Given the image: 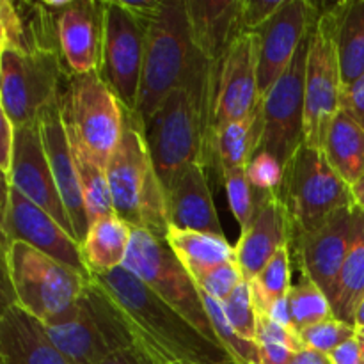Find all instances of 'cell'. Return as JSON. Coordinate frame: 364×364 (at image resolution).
Returning <instances> with one entry per match:
<instances>
[{
    "label": "cell",
    "instance_id": "1",
    "mask_svg": "<svg viewBox=\"0 0 364 364\" xmlns=\"http://www.w3.org/2000/svg\"><path fill=\"white\" fill-rule=\"evenodd\" d=\"M219 64L198 52L181 85L142 127L166 196L194 164L213 167Z\"/></svg>",
    "mask_w": 364,
    "mask_h": 364
},
{
    "label": "cell",
    "instance_id": "2",
    "mask_svg": "<svg viewBox=\"0 0 364 364\" xmlns=\"http://www.w3.org/2000/svg\"><path fill=\"white\" fill-rule=\"evenodd\" d=\"M92 277L117 306L135 345L156 364L167 361L237 363L223 345L199 333L173 306L123 267Z\"/></svg>",
    "mask_w": 364,
    "mask_h": 364
},
{
    "label": "cell",
    "instance_id": "3",
    "mask_svg": "<svg viewBox=\"0 0 364 364\" xmlns=\"http://www.w3.org/2000/svg\"><path fill=\"white\" fill-rule=\"evenodd\" d=\"M89 281L23 242L4 244V308L20 306L43 326L68 318Z\"/></svg>",
    "mask_w": 364,
    "mask_h": 364
},
{
    "label": "cell",
    "instance_id": "4",
    "mask_svg": "<svg viewBox=\"0 0 364 364\" xmlns=\"http://www.w3.org/2000/svg\"><path fill=\"white\" fill-rule=\"evenodd\" d=\"M105 171L116 215L134 230H146L166 240L169 230L166 191L149 155L144 128L128 110L123 137Z\"/></svg>",
    "mask_w": 364,
    "mask_h": 364
},
{
    "label": "cell",
    "instance_id": "5",
    "mask_svg": "<svg viewBox=\"0 0 364 364\" xmlns=\"http://www.w3.org/2000/svg\"><path fill=\"white\" fill-rule=\"evenodd\" d=\"M276 194L287 215L290 255L334 213L355 206L352 187L329 166L322 149L306 144L284 166Z\"/></svg>",
    "mask_w": 364,
    "mask_h": 364
},
{
    "label": "cell",
    "instance_id": "6",
    "mask_svg": "<svg viewBox=\"0 0 364 364\" xmlns=\"http://www.w3.org/2000/svg\"><path fill=\"white\" fill-rule=\"evenodd\" d=\"M198 50L191 38L185 2H160L146 32L144 66L137 107L132 114L144 127L160 103L187 77Z\"/></svg>",
    "mask_w": 364,
    "mask_h": 364
},
{
    "label": "cell",
    "instance_id": "7",
    "mask_svg": "<svg viewBox=\"0 0 364 364\" xmlns=\"http://www.w3.org/2000/svg\"><path fill=\"white\" fill-rule=\"evenodd\" d=\"M45 331L70 364H102L116 352L135 345L123 315L95 277L73 313L55 326H45Z\"/></svg>",
    "mask_w": 364,
    "mask_h": 364
},
{
    "label": "cell",
    "instance_id": "8",
    "mask_svg": "<svg viewBox=\"0 0 364 364\" xmlns=\"http://www.w3.org/2000/svg\"><path fill=\"white\" fill-rule=\"evenodd\" d=\"M123 269L173 306L199 333L223 345L210 322L198 284L164 238L146 230H134Z\"/></svg>",
    "mask_w": 364,
    "mask_h": 364
},
{
    "label": "cell",
    "instance_id": "9",
    "mask_svg": "<svg viewBox=\"0 0 364 364\" xmlns=\"http://www.w3.org/2000/svg\"><path fill=\"white\" fill-rule=\"evenodd\" d=\"M71 77L60 52L0 48V110L16 127L38 123L63 96Z\"/></svg>",
    "mask_w": 364,
    "mask_h": 364
},
{
    "label": "cell",
    "instance_id": "10",
    "mask_svg": "<svg viewBox=\"0 0 364 364\" xmlns=\"http://www.w3.org/2000/svg\"><path fill=\"white\" fill-rule=\"evenodd\" d=\"M341 95L343 80L336 48V14L333 6H326L320 7L309 32L304 89L306 146L323 149L327 132L341 110Z\"/></svg>",
    "mask_w": 364,
    "mask_h": 364
},
{
    "label": "cell",
    "instance_id": "11",
    "mask_svg": "<svg viewBox=\"0 0 364 364\" xmlns=\"http://www.w3.org/2000/svg\"><path fill=\"white\" fill-rule=\"evenodd\" d=\"M60 109L66 127L107 167L123 137L127 110L100 71L71 75L60 96Z\"/></svg>",
    "mask_w": 364,
    "mask_h": 364
},
{
    "label": "cell",
    "instance_id": "12",
    "mask_svg": "<svg viewBox=\"0 0 364 364\" xmlns=\"http://www.w3.org/2000/svg\"><path fill=\"white\" fill-rule=\"evenodd\" d=\"M148 23L127 2H105L100 75L124 107L134 112L141 91Z\"/></svg>",
    "mask_w": 364,
    "mask_h": 364
},
{
    "label": "cell",
    "instance_id": "13",
    "mask_svg": "<svg viewBox=\"0 0 364 364\" xmlns=\"http://www.w3.org/2000/svg\"><path fill=\"white\" fill-rule=\"evenodd\" d=\"M309 36L295 53L290 68L263 98V137L259 151L270 153L287 166L304 144V89Z\"/></svg>",
    "mask_w": 364,
    "mask_h": 364
},
{
    "label": "cell",
    "instance_id": "14",
    "mask_svg": "<svg viewBox=\"0 0 364 364\" xmlns=\"http://www.w3.org/2000/svg\"><path fill=\"white\" fill-rule=\"evenodd\" d=\"M4 191H6L2 208L4 244L23 242L92 279L91 270L85 265L82 255L80 242L68 233L48 212L20 194L7 181Z\"/></svg>",
    "mask_w": 364,
    "mask_h": 364
},
{
    "label": "cell",
    "instance_id": "15",
    "mask_svg": "<svg viewBox=\"0 0 364 364\" xmlns=\"http://www.w3.org/2000/svg\"><path fill=\"white\" fill-rule=\"evenodd\" d=\"M6 181L20 194L48 212L68 233L75 237L73 224L60 199L52 169H50L39 121L25 124V127H16L13 164H11Z\"/></svg>",
    "mask_w": 364,
    "mask_h": 364
},
{
    "label": "cell",
    "instance_id": "16",
    "mask_svg": "<svg viewBox=\"0 0 364 364\" xmlns=\"http://www.w3.org/2000/svg\"><path fill=\"white\" fill-rule=\"evenodd\" d=\"M359 219L361 210L358 206L340 210L322 228L308 235L291 252V259L295 258L301 267L302 277L318 284L329 301L358 235Z\"/></svg>",
    "mask_w": 364,
    "mask_h": 364
},
{
    "label": "cell",
    "instance_id": "17",
    "mask_svg": "<svg viewBox=\"0 0 364 364\" xmlns=\"http://www.w3.org/2000/svg\"><path fill=\"white\" fill-rule=\"evenodd\" d=\"M320 7L306 0H287L276 16L259 31V98H265L290 68L295 53L311 32Z\"/></svg>",
    "mask_w": 364,
    "mask_h": 364
},
{
    "label": "cell",
    "instance_id": "18",
    "mask_svg": "<svg viewBox=\"0 0 364 364\" xmlns=\"http://www.w3.org/2000/svg\"><path fill=\"white\" fill-rule=\"evenodd\" d=\"M259 46V34L245 32L220 59L215 114L217 130L251 114L262 100L258 89Z\"/></svg>",
    "mask_w": 364,
    "mask_h": 364
},
{
    "label": "cell",
    "instance_id": "19",
    "mask_svg": "<svg viewBox=\"0 0 364 364\" xmlns=\"http://www.w3.org/2000/svg\"><path fill=\"white\" fill-rule=\"evenodd\" d=\"M39 128H41L43 144H45L57 191H59L60 199H63L71 224H73L75 237L82 244L91 224H89L84 194H82L80 180H78L77 164H75L73 153L70 148L60 100L41 114Z\"/></svg>",
    "mask_w": 364,
    "mask_h": 364
},
{
    "label": "cell",
    "instance_id": "20",
    "mask_svg": "<svg viewBox=\"0 0 364 364\" xmlns=\"http://www.w3.org/2000/svg\"><path fill=\"white\" fill-rule=\"evenodd\" d=\"M105 2L71 0L59 16V48L71 75L100 71Z\"/></svg>",
    "mask_w": 364,
    "mask_h": 364
},
{
    "label": "cell",
    "instance_id": "21",
    "mask_svg": "<svg viewBox=\"0 0 364 364\" xmlns=\"http://www.w3.org/2000/svg\"><path fill=\"white\" fill-rule=\"evenodd\" d=\"M284 245H288V226L283 205L276 192H259L255 215L235 245L245 279H255Z\"/></svg>",
    "mask_w": 364,
    "mask_h": 364
},
{
    "label": "cell",
    "instance_id": "22",
    "mask_svg": "<svg viewBox=\"0 0 364 364\" xmlns=\"http://www.w3.org/2000/svg\"><path fill=\"white\" fill-rule=\"evenodd\" d=\"M59 14L48 2L0 0V48L20 52H60Z\"/></svg>",
    "mask_w": 364,
    "mask_h": 364
},
{
    "label": "cell",
    "instance_id": "23",
    "mask_svg": "<svg viewBox=\"0 0 364 364\" xmlns=\"http://www.w3.org/2000/svg\"><path fill=\"white\" fill-rule=\"evenodd\" d=\"M196 50L210 60H220L244 32V0H185Z\"/></svg>",
    "mask_w": 364,
    "mask_h": 364
},
{
    "label": "cell",
    "instance_id": "24",
    "mask_svg": "<svg viewBox=\"0 0 364 364\" xmlns=\"http://www.w3.org/2000/svg\"><path fill=\"white\" fill-rule=\"evenodd\" d=\"M0 364H70L45 326L16 304L0 313Z\"/></svg>",
    "mask_w": 364,
    "mask_h": 364
},
{
    "label": "cell",
    "instance_id": "25",
    "mask_svg": "<svg viewBox=\"0 0 364 364\" xmlns=\"http://www.w3.org/2000/svg\"><path fill=\"white\" fill-rule=\"evenodd\" d=\"M167 220L169 226L199 233L223 235L219 215L213 205L205 167L194 164L167 192Z\"/></svg>",
    "mask_w": 364,
    "mask_h": 364
},
{
    "label": "cell",
    "instance_id": "26",
    "mask_svg": "<svg viewBox=\"0 0 364 364\" xmlns=\"http://www.w3.org/2000/svg\"><path fill=\"white\" fill-rule=\"evenodd\" d=\"M263 137V98L242 119L219 128L213 141V167L220 174L249 166Z\"/></svg>",
    "mask_w": 364,
    "mask_h": 364
},
{
    "label": "cell",
    "instance_id": "27",
    "mask_svg": "<svg viewBox=\"0 0 364 364\" xmlns=\"http://www.w3.org/2000/svg\"><path fill=\"white\" fill-rule=\"evenodd\" d=\"M166 242L178 256L187 272L198 283L205 274L224 263H237V251L224 235L199 233L169 226Z\"/></svg>",
    "mask_w": 364,
    "mask_h": 364
},
{
    "label": "cell",
    "instance_id": "28",
    "mask_svg": "<svg viewBox=\"0 0 364 364\" xmlns=\"http://www.w3.org/2000/svg\"><path fill=\"white\" fill-rule=\"evenodd\" d=\"M134 228L123 219L112 215L102 217L89 226L87 235L80 244L85 265L92 276H102L121 269L127 259Z\"/></svg>",
    "mask_w": 364,
    "mask_h": 364
},
{
    "label": "cell",
    "instance_id": "29",
    "mask_svg": "<svg viewBox=\"0 0 364 364\" xmlns=\"http://www.w3.org/2000/svg\"><path fill=\"white\" fill-rule=\"evenodd\" d=\"M322 151L329 166L350 187L364 176V128L343 110L334 117Z\"/></svg>",
    "mask_w": 364,
    "mask_h": 364
},
{
    "label": "cell",
    "instance_id": "30",
    "mask_svg": "<svg viewBox=\"0 0 364 364\" xmlns=\"http://www.w3.org/2000/svg\"><path fill=\"white\" fill-rule=\"evenodd\" d=\"M336 14V48L343 87L364 75V0L333 4Z\"/></svg>",
    "mask_w": 364,
    "mask_h": 364
},
{
    "label": "cell",
    "instance_id": "31",
    "mask_svg": "<svg viewBox=\"0 0 364 364\" xmlns=\"http://www.w3.org/2000/svg\"><path fill=\"white\" fill-rule=\"evenodd\" d=\"M68 139H70V148L73 153L75 164H77L78 180H80L82 194H84L85 210H87L89 224L102 217L112 215L114 203L110 196L109 180H107L105 166L98 162L91 153L87 151L84 144L78 141L77 135L66 127Z\"/></svg>",
    "mask_w": 364,
    "mask_h": 364
},
{
    "label": "cell",
    "instance_id": "32",
    "mask_svg": "<svg viewBox=\"0 0 364 364\" xmlns=\"http://www.w3.org/2000/svg\"><path fill=\"white\" fill-rule=\"evenodd\" d=\"M364 299V213L359 219L358 235L352 244L350 252L345 259L341 272L334 284L331 306L334 318L355 326V313Z\"/></svg>",
    "mask_w": 364,
    "mask_h": 364
},
{
    "label": "cell",
    "instance_id": "33",
    "mask_svg": "<svg viewBox=\"0 0 364 364\" xmlns=\"http://www.w3.org/2000/svg\"><path fill=\"white\" fill-rule=\"evenodd\" d=\"M252 301L258 311L269 313L276 302L288 297L291 290V255L290 247L284 245L276 252L265 269L249 281Z\"/></svg>",
    "mask_w": 364,
    "mask_h": 364
},
{
    "label": "cell",
    "instance_id": "34",
    "mask_svg": "<svg viewBox=\"0 0 364 364\" xmlns=\"http://www.w3.org/2000/svg\"><path fill=\"white\" fill-rule=\"evenodd\" d=\"M288 302H290L294 329L299 334L323 320L334 318L333 306H331L327 295L323 294L318 284H315L308 277H302L301 283L291 287L290 294H288Z\"/></svg>",
    "mask_w": 364,
    "mask_h": 364
},
{
    "label": "cell",
    "instance_id": "35",
    "mask_svg": "<svg viewBox=\"0 0 364 364\" xmlns=\"http://www.w3.org/2000/svg\"><path fill=\"white\" fill-rule=\"evenodd\" d=\"M201 297L203 302H205L206 313H208L210 316V322H212L213 329H215L217 338H219V341L223 343V347L230 352L231 358H233L238 364H262L259 363V350L256 341H251L247 340V338L240 336V334L233 329L230 320L226 318L223 304H220L219 301H215L213 297H210V295H206L205 291H201Z\"/></svg>",
    "mask_w": 364,
    "mask_h": 364
},
{
    "label": "cell",
    "instance_id": "36",
    "mask_svg": "<svg viewBox=\"0 0 364 364\" xmlns=\"http://www.w3.org/2000/svg\"><path fill=\"white\" fill-rule=\"evenodd\" d=\"M224 185H226L228 199H230L231 212L235 219L240 224L242 230L251 223L255 215L256 205H258L259 191H256L247 178V167L244 169H235L230 173H224Z\"/></svg>",
    "mask_w": 364,
    "mask_h": 364
},
{
    "label": "cell",
    "instance_id": "37",
    "mask_svg": "<svg viewBox=\"0 0 364 364\" xmlns=\"http://www.w3.org/2000/svg\"><path fill=\"white\" fill-rule=\"evenodd\" d=\"M223 304L226 318L240 336L256 341V308L252 301L251 284L244 281Z\"/></svg>",
    "mask_w": 364,
    "mask_h": 364
},
{
    "label": "cell",
    "instance_id": "38",
    "mask_svg": "<svg viewBox=\"0 0 364 364\" xmlns=\"http://www.w3.org/2000/svg\"><path fill=\"white\" fill-rule=\"evenodd\" d=\"M301 338L308 348L318 350L322 354H331L340 345L354 340L355 326L341 322L338 318H329L309 327V329L302 331Z\"/></svg>",
    "mask_w": 364,
    "mask_h": 364
},
{
    "label": "cell",
    "instance_id": "39",
    "mask_svg": "<svg viewBox=\"0 0 364 364\" xmlns=\"http://www.w3.org/2000/svg\"><path fill=\"white\" fill-rule=\"evenodd\" d=\"M244 281L247 279L242 274L238 263H224V265L215 267L208 274H205L196 284L206 295L213 297L215 301L224 302Z\"/></svg>",
    "mask_w": 364,
    "mask_h": 364
},
{
    "label": "cell",
    "instance_id": "40",
    "mask_svg": "<svg viewBox=\"0 0 364 364\" xmlns=\"http://www.w3.org/2000/svg\"><path fill=\"white\" fill-rule=\"evenodd\" d=\"M284 167L270 153L258 151L247 166V178L259 192H277L283 181Z\"/></svg>",
    "mask_w": 364,
    "mask_h": 364
},
{
    "label": "cell",
    "instance_id": "41",
    "mask_svg": "<svg viewBox=\"0 0 364 364\" xmlns=\"http://www.w3.org/2000/svg\"><path fill=\"white\" fill-rule=\"evenodd\" d=\"M284 2L287 0H244V9H242L244 32L259 34V31L276 16Z\"/></svg>",
    "mask_w": 364,
    "mask_h": 364
},
{
    "label": "cell",
    "instance_id": "42",
    "mask_svg": "<svg viewBox=\"0 0 364 364\" xmlns=\"http://www.w3.org/2000/svg\"><path fill=\"white\" fill-rule=\"evenodd\" d=\"M341 110L364 128V75L354 84L343 87Z\"/></svg>",
    "mask_w": 364,
    "mask_h": 364
},
{
    "label": "cell",
    "instance_id": "43",
    "mask_svg": "<svg viewBox=\"0 0 364 364\" xmlns=\"http://www.w3.org/2000/svg\"><path fill=\"white\" fill-rule=\"evenodd\" d=\"M0 119H2V127H0V169H2L4 176H7L11 171V164H13L16 124L2 110H0Z\"/></svg>",
    "mask_w": 364,
    "mask_h": 364
},
{
    "label": "cell",
    "instance_id": "44",
    "mask_svg": "<svg viewBox=\"0 0 364 364\" xmlns=\"http://www.w3.org/2000/svg\"><path fill=\"white\" fill-rule=\"evenodd\" d=\"M329 355L331 363L333 364H364V355L361 347H359V341L350 340L347 343L340 345L338 348H334Z\"/></svg>",
    "mask_w": 364,
    "mask_h": 364
},
{
    "label": "cell",
    "instance_id": "45",
    "mask_svg": "<svg viewBox=\"0 0 364 364\" xmlns=\"http://www.w3.org/2000/svg\"><path fill=\"white\" fill-rule=\"evenodd\" d=\"M102 364H156L146 354L144 350L137 347V345H132V347L123 348V350L116 352L110 358H107Z\"/></svg>",
    "mask_w": 364,
    "mask_h": 364
},
{
    "label": "cell",
    "instance_id": "46",
    "mask_svg": "<svg viewBox=\"0 0 364 364\" xmlns=\"http://www.w3.org/2000/svg\"><path fill=\"white\" fill-rule=\"evenodd\" d=\"M272 320H276L281 326L288 327V329H294V322H291V313H290V302H288V297L283 299V301L276 302V304L270 308V311L267 313ZM295 331V329H294ZM297 333V331H295Z\"/></svg>",
    "mask_w": 364,
    "mask_h": 364
},
{
    "label": "cell",
    "instance_id": "47",
    "mask_svg": "<svg viewBox=\"0 0 364 364\" xmlns=\"http://www.w3.org/2000/svg\"><path fill=\"white\" fill-rule=\"evenodd\" d=\"M290 364H333V363H331L329 355L327 354H322V352L306 347L294 355V359H291Z\"/></svg>",
    "mask_w": 364,
    "mask_h": 364
},
{
    "label": "cell",
    "instance_id": "48",
    "mask_svg": "<svg viewBox=\"0 0 364 364\" xmlns=\"http://www.w3.org/2000/svg\"><path fill=\"white\" fill-rule=\"evenodd\" d=\"M352 194H354L355 206L364 213V176L352 187Z\"/></svg>",
    "mask_w": 364,
    "mask_h": 364
},
{
    "label": "cell",
    "instance_id": "49",
    "mask_svg": "<svg viewBox=\"0 0 364 364\" xmlns=\"http://www.w3.org/2000/svg\"><path fill=\"white\" fill-rule=\"evenodd\" d=\"M355 327H364V299L359 304L358 313H355Z\"/></svg>",
    "mask_w": 364,
    "mask_h": 364
},
{
    "label": "cell",
    "instance_id": "50",
    "mask_svg": "<svg viewBox=\"0 0 364 364\" xmlns=\"http://www.w3.org/2000/svg\"><path fill=\"white\" fill-rule=\"evenodd\" d=\"M355 340L359 341V347H361L364 355V327H355Z\"/></svg>",
    "mask_w": 364,
    "mask_h": 364
},
{
    "label": "cell",
    "instance_id": "51",
    "mask_svg": "<svg viewBox=\"0 0 364 364\" xmlns=\"http://www.w3.org/2000/svg\"><path fill=\"white\" fill-rule=\"evenodd\" d=\"M162 364H199V363H191V361H167ZM228 364H238V363H228Z\"/></svg>",
    "mask_w": 364,
    "mask_h": 364
}]
</instances>
